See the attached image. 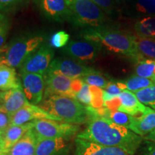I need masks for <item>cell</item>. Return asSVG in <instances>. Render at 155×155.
I'll return each instance as SVG.
<instances>
[{
    "label": "cell",
    "instance_id": "6da1fadb",
    "mask_svg": "<svg viewBox=\"0 0 155 155\" xmlns=\"http://www.w3.org/2000/svg\"><path fill=\"white\" fill-rule=\"evenodd\" d=\"M77 138L104 146L117 147L130 155L134 154L144 139L127 127L98 116L90 118L86 128L77 135Z\"/></svg>",
    "mask_w": 155,
    "mask_h": 155
},
{
    "label": "cell",
    "instance_id": "7a4b0ae2",
    "mask_svg": "<svg viewBox=\"0 0 155 155\" xmlns=\"http://www.w3.org/2000/svg\"><path fill=\"white\" fill-rule=\"evenodd\" d=\"M82 35L86 40L96 42L108 51L129 56L136 62L139 60L134 35L104 26L88 28L83 31Z\"/></svg>",
    "mask_w": 155,
    "mask_h": 155
},
{
    "label": "cell",
    "instance_id": "3957f363",
    "mask_svg": "<svg viewBox=\"0 0 155 155\" xmlns=\"http://www.w3.org/2000/svg\"><path fill=\"white\" fill-rule=\"evenodd\" d=\"M40 104V107L61 121L77 125L88 123L90 120L87 106L75 98L54 95L43 98Z\"/></svg>",
    "mask_w": 155,
    "mask_h": 155
},
{
    "label": "cell",
    "instance_id": "277c9868",
    "mask_svg": "<svg viewBox=\"0 0 155 155\" xmlns=\"http://www.w3.org/2000/svg\"><path fill=\"white\" fill-rule=\"evenodd\" d=\"M43 38L34 36L31 38H18L5 46L0 51V64L12 68H20L31 54L40 48Z\"/></svg>",
    "mask_w": 155,
    "mask_h": 155
},
{
    "label": "cell",
    "instance_id": "5b68a950",
    "mask_svg": "<svg viewBox=\"0 0 155 155\" xmlns=\"http://www.w3.org/2000/svg\"><path fill=\"white\" fill-rule=\"evenodd\" d=\"M72 21L79 26H102L106 21L105 12L92 0H73L70 4Z\"/></svg>",
    "mask_w": 155,
    "mask_h": 155
},
{
    "label": "cell",
    "instance_id": "8992f818",
    "mask_svg": "<svg viewBox=\"0 0 155 155\" xmlns=\"http://www.w3.org/2000/svg\"><path fill=\"white\" fill-rule=\"evenodd\" d=\"M79 127L76 124L50 119L33 121L32 131L37 139L71 138L76 134Z\"/></svg>",
    "mask_w": 155,
    "mask_h": 155
},
{
    "label": "cell",
    "instance_id": "52a82bcc",
    "mask_svg": "<svg viewBox=\"0 0 155 155\" xmlns=\"http://www.w3.org/2000/svg\"><path fill=\"white\" fill-rule=\"evenodd\" d=\"M54 52L51 47L42 45L31 54L20 67V73H35L43 76L47 74L49 67L53 61Z\"/></svg>",
    "mask_w": 155,
    "mask_h": 155
},
{
    "label": "cell",
    "instance_id": "ba28073f",
    "mask_svg": "<svg viewBox=\"0 0 155 155\" xmlns=\"http://www.w3.org/2000/svg\"><path fill=\"white\" fill-rule=\"evenodd\" d=\"M94 71V69L86 66L80 62L68 58H55L52 61L46 75L58 74L72 79H81Z\"/></svg>",
    "mask_w": 155,
    "mask_h": 155
},
{
    "label": "cell",
    "instance_id": "9c48e42d",
    "mask_svg": "<svg viewBox=\"0 0 155 155\" xmlns=\"http://www.w3.org/2000/svg\"><path fill=\"white\" fill-rule=\"evenodd\" d=\"M22 87L26 98L30 104L37 105L43 99L45 80L42 75L35 73H22Z\"/></svg>",
    "mask_w": 155,
    "mask_h": 155
},
{
    "label": "cell",
    "instance_id": "30bf717a",
    "mask_svg": "<svg viewBox=\"0 0 155 155\" xmlns=\"http://www.w3.org/2000/svg\"><path fill=\"white\" fill-rule=\"evenodd\" d=\"M45 78V89L43 98L54 95L75 98L76 94L73 88L74 79L58 74L46 75Z\"/></svg>",
    "mask_w": 155,
    "mask_h": 155
},
{
    "label": "cell",
    "instance_id": "8fae6325",
    "mask_svg": "<svg viewBox=\"0 0 155 155\" xmlns=\"http://www.w3.org/2000/svg\"><path fill=\"white\" fill-rule=\"evenodd\" d=\"M36 2L48 19L57 22L72 20V11L67 0H36Z\"/></svg>",
    "mask_w": 155,
    "mask_h": 155
},
{
    "label": "cell",
    "instance_id": "7c38bea8",
    "mask_svg": "<svg viewBox=\"0 0 155 155\" xmlns=\"http://www.w3.org/2000/svg\"><path fill=\"white\" fill-rule=\"evenodd\" d=\"M41 119L59 121V119L48 113L40 106L28 102L19 111L12 116L11 125L19 126Z\"/></svg>",
    "mask_w": 155,
    "mask_h": 155
},
{
    "label": "cell",
    "instance_id": "4fadbf2b",
    "mask_svg": "<svg viewBox=\"0 0 155 155\" xmlns=\"http://www.w3.org/2000/svg\"><path fill=\"white\" fill-rule=\"evenodd\" d=\"M101 47L96 42L88 41H71L63 49L70 57L82 62L91 61L97 57Z\"/></svg>",
    "mask_w": 155,
    "mask_h": 155
},
{
    "label": "cell",
    "instance_id": "5bb4252c",
    "mask_svg": "<svg viewBox=\"0 0 155 155\" xmlns=\"http://www.w3.org/2000/svg\"><path fill=\"white\" fill-rule=\"evenodd\" d=\"M73 155H130L117 147H106L85 139H75V151Z\"/></svg>",
    "mask_w": 155,
    "mask_h": 155
},
{
    "label": "cell",
    "instance_id": "9a60e30c",
    "mask_svg": "<svg viewBox=\"0 0 155 155\" xmlns=\"http://www.w3.org/2000/svg\"><path fill=\"white\" fill-rule=\"evenodd\" d=\"M28 102L22 87L0 91V111L12 116Z\"/></svg>",
    "mask_w": 155,
    "mask_h": 155
},
{
    "label": "cell",
    "instance_id": "2e32d148",
    "mask_svg": "<svg viewBox=\"0 0 155 155\" xmlns=\"http://www.w3.org/2000/svg\"><path fill=\"white\" fill-rule=\"evenodd\" d=\"M71 149L70 138L41 139L38 141L35 155H69Z\"/></svg>",
    "mask_w": 155,
    "mask_h": 155
},
{
    "label": "cell",
    "instance_id": "e0dca14e",
    "mask_svg": "<svg viewBox=\"0 0 155 155\" xmlns=\"http://www.w3.org/2000/svg\"><path fill=\"white\" fill-rule=\"evenodd\" d=\"M121 100V106L118 111L124 112L129 115L138 117L144 114L147 106L138 100L136 95L129 91L124 90L119 95Z\"/></svg>",
    "mask_w": 155,
    "mask_h": 155
},
{
    "label": "cell",
    "instance_id": "ac0fdd59",
    "mask_svg": "<svg viewBox=\"0 0 155 155\" xmlns=\"http://www.w3.org/2000/svg\"><path fill=\"white\" fill-rule=\"evenodd\" d=\"M131 131L141 137H145L155 129V111L147 107L144 114L138 117H134Z\"/></svg>",
    "mask_w": 155,
    "mask_h": 155
},
{
    "label": "cell",
    "instance_id": "d6986e66",
    "mask_svg": "<svg viewBox=\"0 0 155 155\" xmlns=\"http://www.w3.org/2000/svg\"><path fill=\"white\" fill-rule=\"evenodd\" d=\"M32 127H33V121L19 126H9L8 129L2 134L1 140L4 148L7 153L12 147L32 129Z\"/></svg>",
    "mask_w": 155,
    "mask_h": 155
},
{
    "label": "cell",
    "instance_id": "ffe728a7",
    "mask_svg": "<svg viewBox=\"0 0 155 155\" xmlns=\"http://www.w3.org/2000/svg\"><path fill=\"white\" fill-rule=\"evenodd\" d=\"M38 139L32 129L9 150L7 155H35Z\"/></svg>",
    "mask_w": 155,
    "mask_h": 155
},
{
    "label": "cell",
    "instance_id": "44dd1931",
    "mask_svg": "<svg viewBox=\"0 0 155 155\" xmlns=\"http://www.w3.org/2000/svg\"><path fill=\"white\" fill-rule=\"evenodd\" d=\"M22 86L14 68L0 64V91Z\"/></svg>",
    "mask_w": 155,
    "mask_h": 155
},
{
    "label": "cell",
    "instance_id": "7402d4cb",
    "mask_svg": "<svg viewBox=\"0 0 155 155\" xmlns=\"http://www.w3.org/2000/svg\"><path fill=\"white\" fill-rule=\"evenodd\" d=\"M117 85L122 91L127 90L129 91L137 92L141 89L155 86V79L140 77L134 75L125 81H118Z\"/></svg>",
    "mask_w": 155,
    "mask_h": 155
},
{
    "label": "cell",
    "instance_id": "603a6c76",
    "mask_svg": "<svg viewBox=\"0 0 155 155\" xmlns=\"http://www.w3.org/2000/svg\"><path fill=\"white\" fill-rule=\"evenodd\" d=\"M134 40L139 55L138 61L144 58L155 59V39L147 37L134 35ZM137 61V62H138Z\"/></svg>",
    "mask_w": 155,
    "mask_h": 155
},
{
    "label": "cell",
    "instance_id": "cb8c5ba5",
    "mask_svg": "<svg viewBox=\"0 0 155 155\" xmlns=\"http://www.w3.org/2000/svg\"><path fill=\"white\" fill-rule=\"evenodd\" d=\"M137 35L154 38L155 37V16L147 17L138 21L134 25Z\"/></svg>",
    "mask_w": 155,
    "mask_h": 155
},
{
    "label": "cell",
    "instance_id": "d4e9b609",
    "mask_svg": "<svg viewBox=\"0 0 155 155\" xmlns=\"http://www.w3.org/2000/svg\"><path fill=\"white\" fill-rule=\"evenodd\" d=\"M129 4L138 15H155V0H129Z\"/></svg>",
    "mask_w": 155,
    "mask_h": 155
},
{
    "label": "cell",
    "instance_id": "484cf974",
    "mask_svg": "<svg viewBox=\"0 0 155 155\" xmlns=\"http://www.w3.org/2000/svg\"><path fill=\"white\" fill-rule=\"evenodd\" d=\"M136 75L140 77L155 79V59H144L137 62Z\"/></svg>",
    "mask_w": 155,
    "mask_h": 155
},
{
    "label": "cell",
    "instance_id": "4316f807",
    "mask_svg": "<svg viewBox=\"0 0 155 155\" xmlns=\"http://www.w3.org/2000/svg\"><path fill=\"white\" fill-rule=\"evenodd\" d=\"M134 94L141 104L149 106L155 111V86L141 89L134 92Z\"/></svg>",
    "mask_w": 155,
    "mask_h": 155
},
{
    "label": "cell",
    "instance_id": "83f0119b",
    "mask_svg": "<svg viewBox=\"0 0 155 155\" xmlns=\"http://www.w3.org/2000/svg\"><path fill=\"white\" fill-rule=\"evenodd\" d=\"M81 79L83 82L87 83L89 86H96L101 88H105L109 82L106 78V77H104L101 73L98 72L96 70L83 76Z\"/></svg>",
    "mask_w": 155,
    "mask_h": 155
},
{
    "label": "cell",
    "instance_id": "f1b7e54d",
    "mask_svg": "<svg viewBox=\"0 0 155 155\" xmlns=\"http://www.w3.org/2000/svg\"><path fill=\"white\" fill-rule=\"evenodd\" d=\"M108 119L116 124L123 126L129 129L134 120V116L119 111H110Z\"/></svg>",
    "mask_w": 155,
    "mask_h": 155
},
{
    "label": "cell",
    "instance_id": "f546056e",
    "mask_svg": "<svg viewBox=\"0 0 155 155\" xmlns=\"http://www.w3.org/2000/svg\"><path fill=\"white\" fill-rule=\"evenodd\" d=\"M75 99L83 105L90 106L92 101V94L91 91L90 86L86 83H83L82 88L76 94Z\"/></svg>",
    "mask_w": 155,
    "mask_h": 155
},
{
    "label": "cell",
    "instance_id": "4dcf8cb0",
    "mask_svg": "<svg viewBox=\"0 0 155 155\" xmlns=\"http://www.w3.org/2000/svg\"><path fill=\"white\" fill-rule=\"evenodd\" d=\"M70 35L65 31H58L50 38V45L55 48H61L68 44Z\"/></svg>",
    "mask_w": 155,
    "mask_h": 155
},
{
    "label": "cell",
    "instance_id": "1f68e13d",
    "mask_svg": "<svg viewBox=\"0 0 155 155\" xmlns=\"http://www.w3.org/2000/svg\"><path fill=\"white\" fill-rule=\"evenodd\" d=\"M91 91L92 94V101L91 107L94 108H100L104 107V90L98 87L90 86Z\"/></svg>",
    "mask_w": 155,
    "mask_h": 155
},
{
    "label": "cell",
    "instance_id": "d6a6232c",
    "mask_svg": "<svg viewBox=\"0 0 155 155\" xmlns=\"http://www.w3.org/2000/svg\"><path fill=\"white\" fill-rule=\"evenodd\" d=\"M122 91H123L118 86L117 83L114 81L108 82V85L104 90V101L111 100L114 97L118 96Z\"/></svg>",
    "mask_w": 155,
    "mask_h": 155
},
{
    "label": "cell",
    "instance_id": "836d02e7",
    "mask_svg": "<svg viewBox=\"0 0 155 155\" xmlns=\"http://www.w3.org/2000/svg\"><path fill=\"white\" fill-rule=\"evenodd\" d=\"M9 30V23L7 17L0 14V51L5 46Z\"/></svg>",
    "mask_w": 155,
    "mask_h": 155
},
{
    "label": "cell",
    "instance_id": "e575fe53",
    "mask_svg": "<svg viewBox=\"0 0 155 155\" xmlns=\"http://www.w3.org/2000/svg\"><path fill=\"white\" fill-rule=\"evenodd\" d=\"M106 14L111 15L115 10V0H92Z\"/></svg>",
    "mask_w": 155,
    "mask_h": 155
},
{
    "label": "cell",
    "instance_id": "d590c367",
    "mask_svg": "<svg viewBox=\"0 0 155 155\" xmlns=\"http://www.w3.org/2000/svg\"><path fill=\"white\" fill-rule=\"evenodd\" d=\"M12 116L0 111V131L3 134L11 125Z\"/></svg>",
    "mask_w": 155,
    "mask_h": 155
},
{
    "label": "cell",
    "instance_id": "8d00e7d4",
    "mask_svg": "<svg viewBox=\"0 0 155 155\" xmlns=\"http://www.w3.org/2000/svg\"><path fill=\"white\" fill-rule=\"evenodd\" d=\"M121 106V100L119 96L114 97L111 100L106 101L104 103V107L107 108L110 111H118Z\"/></svg>",
    "mask_w": 155,
    "mask_h": 155
},
{
    "label": "cell",
    "instance_id": "74e56055",
    "mask_svg": "<svg viewBox=\"0 0 155 155\" xmlns=\"http://www.w3.org/2000/svg\"><path fill=\"white\" fill-rule=\"evenodd\" d=\"M22 2V0H0V10L14 8Z\"/></svg>",
    "mask_w": 155,
    "mask_h": 155
},
{
    "label": "cell",
    "instance_id": "f35d334b",
    "mask_svg": "<svg viewBox=\"0 0 155 155\" xmlns=\"http://www.w3.org/2000/svg\"><path fill=\"white\" fill-rule=\"evenodd\" d=\"M141 155H155V142L145 140L144 148L141 151Z\"/></svg>",
    "mask_w": 155,
    "mask_h": 155
},
{
    "label": "cell",
    "instance_id": "ab89813d",
    "mask_svg": "<svg viewBox=\"0 0 155 155\" xmlns=\"http://www.w3.org/2000/svg\"><path fill=\"white\" fill-rule=\"evenodd\" d=\"M143 138H144V140H148L155 142V129L154 131H152V132L149 134H147L144 137H143Z\"/></svg>",
    "mask_w": 155,
    "mask_h": 155
},
{
    "label": "cell",
    "instance_id": "60d3db41",
    "mask_svg": "<svg viewBox=\"0 0 155 155\" xmlns=\"http://www.w3.org/2000/svg\"><path fill=\"white\" fill-rule=\"evenodd\" d=\"M0 155H7V151H6L5 150V148H4L1 141H0Z\"/></svg>",
    "mask_w": 155,
    "mask_h": 155
},
{
    "label": "cell",
    "instance_id": "b9f144b4",
    "mask_svg": "<svg viewBox=\"0 0 155 155\" xmlns=\"http://www.w3.org/2000/svg\"><path fill=\"white\" fill-rule=\"evenodd\" d=\"M67 1H68V3H69V5H70V4H71V2H72L73 1V0H67Z\"/></svg>",
    "mask_w": 155,
    "mask_h": 155
},
{
    "label": "cell",
    "instance_id": "7bdbcfd3",
    "mask_svg": "<svg viewBox=\"0 0 155 155\" xmlns=\"http://www.w3.org/2000/svg\"><path fill=\"white\" fill-rule=\"evenodd\" d=\"M2 134L1 131H0V141L2 140Z\"/></svg>",
    "mask_w": 155,
    "mask_h": 155
},
{
    "label": "cell",
    "instance_id": "ee69618b",
    "mask_svg": "<svg viewBox=\"0 0 155 155\" xmlns=\"http://www.w3.org/2000/svg\"><path fill=\"white\" fill-rule=\"evenodd\" d=\"M116 2H119V1H121V0H115Z\"/></svg>",
    "mask_w": 155,
    "mask_h": 155
}]
</instances>
